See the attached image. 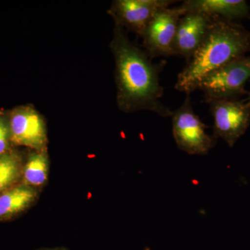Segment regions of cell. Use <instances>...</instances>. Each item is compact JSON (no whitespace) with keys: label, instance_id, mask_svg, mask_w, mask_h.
<instances>
[{"label":"cell","instance_id":"6da1fadb","mask_svg":"<svg viewBox=\"0 0 250 250\" xmlns=\"http://www.w3.org/2000/svg\"><path fill=\"white\" fill-rule=\"evenodd\" d=\"M110 48L115 60L116 101L125 113L154 112L162 117L172 116V111L161 103L164 88L159 75L166 62L154 63L147 52L129 40L125 29L115 25Z\"/></svg>","mask_w":250,"mask_h":250},{"label":"cell","instance_id":"7a4b0ae2","mask_svg":"<svg viewBox=\"0 0 250 250\" xmlns=\"http://www.w3.org/2000/svg\"><path fill=\"white\" fill-rule=\"evenodd\" d=\"M205 39L177 77L175 88L190 95L207 75L250 51V32L235 21L212 17Z\"/></svg>","mask_w":250,"mask_h":250},{"label":"cell","instance_id":"3957f363","mask_svg":"<svg viewBox=\"0 0 250 250\" xmlns=\"http://www.w3.org/2000/svg\"><path fill=\"white\" fill-rule=\"evenodd\" d=\"M172 119L174 139L181 150L191 155H206L214 147L217 139L206 132L207 126L194 112L190 95L172 112Z\"/></svg>","mask_w":250,"mask_h":250},{"label":"cell","instance_id":"277c9868","mask_svg":"<svg viewBox=\"0 0 250 250\" xmlns=\"http://www.w3.org/2000/svg\"><path fill=\"white\" fill-rule=\"evenodd\" d=\"M250 80V57H243L224 65L205 77L197 89L205 93L207 103L215 100L238 99L247 93Z\"/></svg>","mask_w":250,"mask_h":250},{"label":"cell","instance_id":"5b68a950","mask_svg":"<svg viewBox=\"0 0 250 250\" xmlns=\"http://www.w3.org/2000/svg\"><path fill=\"white\" fill-rule=\"evenodd\" d=\"M213 117V136L223 139L232 147L250 125V103L238 99L208 102Z\"/></svg>","mask_w":250,"mask_h":250},{"label":"cell","instance_id":"8992f818","mask_svg":"<svg viewBox=\"0 0 250 250\" xmlns=\"http://www.w3.org/2000/svg\"><path fill=\"white\" fill-rule=\"evenodd\" d=\"M187 11L179 7L165 8L156 13L143 33V45L149 57L176 55L174 42L180 18Z\"/></svg>","mask_w":250,"mask_h":250},{"label":"cell","instance_id":"52a82bcc","mask_svg":"<svg viewBox=\"0 0 250 250\" xmlns=\"http://www.w3.org/2000/svg\"><path fill=\"white\" fill-rule=\"evenodd\" d=\"M8 120L12 144L32 150H47V123L45 117L34 106L15 108Z\"/></svg>","mask_w":250,"mask_h":250},{"label":"cell","instance_id":"ba28073f","mask_svg":"<svg viewBox=\"0 0 250 250\" xmlns=\"http://www.w3.org/2000/svg\"><path fill=\"white\" fill-rule=\"evenodd\" d=\"M174 2L170 0H116L108 14L115 25L132 31L142 37L151 20L158 11Z\"/></svg>","mask_w":250,"mask_h":250},{"label":"cell","instance_id":"9c48e42d","mask_svg":"<svg viewBox=\"0 0 250 250\" xmlns=\"http://www.w3.org/2000/svg\"><path fill=\"white\" fill-rule=\"evenodd\" d=\"M213 18L202 13L188 11L180 18L176 31L174 50L176 55L188 62L202 43Z\"/></svg>","mask_w":250,"mask_h":250},{"label":"cell","instance_id":"30bf717a","mask_svg":"<svg viewBox=\"0 0 250 250\" xmlns=\"http://www.w3.org/2000/svg\"><path fill=\"white\" fill-rule=\"evenodd\" d=\"M182 6L188 11L235 21L250 19V6L244 0H187Z\"/></svg>","mask_w":250,"mask_h":250},{"label":"cell","instance_id":"8fae6325","mask_svg":"<svg viewBox=\"0 0 250 250\" xmlns=\"http://www.w3.org/2000/svg\"><path fill=\"white\" fill-rule=\"evenodd\" d=\"M41 190L21 183L0 194V220L15 218L38 201Z\"/></svg>","mask_w":250,"mask_h":250},{"label":"cell","instance_id":"7c38bea8","mask_svg":"<svg viewBox=\"0 0 250 250\" xmlns=\"http://www.w3.org/2000/svg\"><path fill=\"white\" fill-rule=\"evenodd\" d=\"M49 158L47 150H32L24 160L22 183L42 190L48 182Z\"/></svg>","mask_w":250,"mask_h":250},{"label":"cell","instance_id":"4fadbf2b","mask_svg":"<svg viewBox=\"0 0 250 250\" xmlns=\"http://www.w3.org/2000/svg\"><path fill=\"white\" fill-rule=\"evenodd\" d=\"M24 160L16 151L0 156V194L22 183Z\"/></svg>","mask_w":250,"mask_h":250},{"label":"cell","instance_id":"5bb4252c","mask_svg":"<svg viewBox=\"0 0 250 250\" xmlns=\"http://www.w3.org/2000/svg\"><path fill=\"white\" fill-rule=\"evenodd\" d=\"M11 144L9 120L0 113V156L10 150Z\"/></svg>","mask_w":250,"mask_h":250},{"label":"cell","instance_id":"9a60e30c","mask_svg":"<svg viewBox=\"0 0 250 250\" xmlns=\"http://www.w3.org/2000/svg\"><path fill=\"white\" fill-rule=\"evenodd\" d=\"M37 250H69L66 248L64 247H57V248H42V249H39Z\"/></svg>","mask_w":250,"mask_h":250},{"label":"cell","instance_id":"2e32d148","mask_svg":"<svg viewBox=\"0 0 250 250\" xmlns=\"http://www.w3.org/2000/svg\"><path fill=\"white\" fill-rule=\"evenodd\" d=\"M248 98H247V100H248V102H250V92L249 93H248Z\"/></svg>","mask_w":250,"mask_h":250},{"label":"cell","instance_id":"e0dca14e","mask_svg":"<svg viewBox=\"0 0 250 250\" xmlns=\"http://www.w3.org/2000/svg\"><path fill=\"white\" fill-rule=\"evenodd\" d=\"M146 250H149V249H146Z\"/></svg>","mask_w":250,"mask_h":250}]
</instances>
